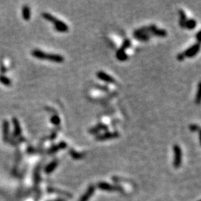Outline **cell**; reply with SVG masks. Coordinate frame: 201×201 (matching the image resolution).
Returning <instances> with one entry per match:
<instances>
[{
	"label": "cell",
	"mask_w": 201,
	"mask_h": 201,
	"mask_svg": "<svg viewBox=\"0 0 201 201\" xmlns=\"http://www.w3.org/2000/svg\"><path fill=\"white\" fill-rule=\"evenodd\" d=\"M22 15L25 21H28L31 18V9L28 5H24L22 8Z\"/></svg>",
	"instance_id": "cell-12"
},
{
	"label": "cell",
	"mask_w": 201,
	"mask_h": 201,
	"mask_svg": "<svg viewBox=\"0 0 201 201\" xmlns=\"http://www.w3.org/2000/svg\"><path fill=\"white\" fill-rule=\"evenodd\" d=\"M67 147V144H66V142H61L59 143V145H54L53 147H52L49 149V152L50 153H55L57 151L61 149H65L66 147Z\"/></svg>",
	"instance_id": "cell-13"
},
{
	"label": "cell",
	"mask_w": 201,
	"mask_h": 201,
	"mask_svg": "<svg viewBox=\"0 0 201 201\" xmlns=\"http://www.w3.org/2000/svg\"><path fill=\"white\" fill-rule=\"evenodd\" d=\"M98 187L102 190L104 191H116L117 189H118V188L115 187V186H111L109 184L106 183V182H100L98 184Z\"/></svg>",
	"instance_id": "cell-11"
},
{
	"label": "cell",
	"mask_w": 201,
	"mask_h": 201,
	"mask_svg": "<svg viewBox=\"0 0 201 201\" xmlns=\"http://www.w3.org/2000/svg\"><path fill=\"white\" fill-rule=\"evenodd\" d=\"M197 25V22L196 20H194L193 19H187L186 23V25H185V28H188L189 30H192L194 29Z\"/></svg>",
	"instance_id": "cell-19"
},
{
	"label": "cell",
	"mask_w": 201,
	"mask_h": 201,
	"mask_svg": "<svg viewBox=\"0 0 201 201\" xmlns=\"http://www.w3.org/2000/svg\"><path fill=\"white\" fill-rule=\"evenodd\" d=\"M51 122L53 125L57 126V125H59L61 124V118L57 115H54V116L51 117Z\"/></svg>",
	"instance_id": "cell-22"
},
{
	"label": "cell",
	"mask_w": 201,
	"mask_h": 201,
	"mask_svg": "<svg viewBox=\"0 0 201 201\" xmlns=\"http://www.w3.org/2000/svg\"><path fill=\"white\" fill-rule=\"evenodd\" d=\"M134 38L136 40H140V41H147L151 38V34L147 33H143V34H139L134 35Z\"/></svg>",
	"instance_id": "cell-17"
},
{
	"label": "cell",
	"mask_w": 201,
	"mask_h": 201,
	"mask_svg": "<svg viewBox=\"0 0 201 201\" xmlns=\"http://www.w3.org/2000/svg\"><path fill=\"white\" fill-rule=\"evenodd\" d=\"M180 25L181 28H185L186 21H187V17L184 12V10H180Z\"/></svg>",
	"instance_id": "cell-18"
},
{
	"label": "cell",
	"mask_w": 201,
	"mask_h": 201,
	"mask_svg": "<svg viewBox=\"0 0 201 201\" xmlns=\"http://www.w3.org/2000/svg\"><path fill=\"white\" fill-rule=\"evenodd\" d=\"M57 165H58V162L57 160H54L52 162H50L49 165H47L45 168V172L46 173H50L52 171H54L55 170V168H57Z\"/></svg>",
	"instance_id": "cell-14"
},
{
	"label": "cell",
	"mask_w": 201,
	"mask_h": 201,
	"mask_svg": "<svg viewBox=\"0 0 201 201\" xmlns=\"http://www.w3.org/2000/svg\"><path fill=\"white\" fill-rule=\"evenodd\" d=\"M13 123H14V136H19L21 134V127L17 118H13Z\"/></svg>",
	"instance_id": "cell-15"
},
{
	"label": "cell",
	"mask_w": 201,
	"mask_h": 201,
	"mask_svg": "<svg viewBox=\"0 0 201 201\" xmlns=\"http://www.w3.org/2000/svg\"><path fill=\"white\" fill-rule=\"evenodd\" d=\"M96 75H97V78L100 80L106 82V83H114L116 82L114 78L112 76H110L109 75L105 73L103 71H98L96 73Z\"/></svg>",
	"instance_id": "cell-6"
},
{
	"label": "cell",
	"mask_w": 201,
	"mask_h": 201,
	"mask_svg": "<svg viewBox=\"0 0 201 201\" xmlns=\"http://www.w3.org/2000/svg\"><path fill=\"white\" fill-rule=\"evenodd\" d=\"M195 100H196V102L198 104H200V83H199V84H198V92H197V96Z\"/></svg>",
	"instance_id": "cell-24"
},
{
	"label": "cell",
	"mask_w": 201,
	"mask_h": 201,
	"mask_svg": "<svg viewBox=\"0 0 201 201\" xmlns=\"http://www.w3.org/2000/svg\"><path fill=\"white\" fill-rule=\"evenodd\" d=\"M52 23L54 25V29L58 31V32L65 33V32L69 31V27H68L67 25L61 20H60V19H57V18L54 19V21Z\"/></svg>",
	"instance_id": "cell-5"
},
{
	"label": "cell",
	"mask_w": 201,
	"mask_h": 201,
	"mask_svg": "<svg viewBox=\"0 0 201 201\" xmlns=\"http://www.w3.org/2000/svg\"><path fill=\"white\" fill-rule=\"evenodd\" d=\"M151 34H154L156 36L165 37L167 35V31L164 29H158L157 28H155L151 33Z\"/></svg>",
	"instance_id": "cell-16"
},
{
	"label": "cell",
	"mask_w": 201,
	"mask_h": 201,
	"mask_svg": "<svg viewBox=\"0 0 201 201\" xmlns=\"http://www.w3.org/2000/svg\"><path fill=\"white\" fill-rule=\"evenodd\" d=\"M120 136L119 133L117 131L114 132H105L104 134H100L96 137L97 141H107L109 139H114L118 138Z\"/></svg>",
	"instance_id": "cell-3"
},
{
	"label": "cell",
	"mask_w": 201,
	"mask_h": 201,
	"mask_svg": "<svg viewBox=\"0 0 201 201\" xmlns=\"http://www.w3.org/2000/svg\"><path fill=\"white\" fill-rule=\"evenodd\" d=\"M94 191H95V187L93 186H89V189H87V191H86L85 194L81 197V198L80 199V201H88L89 200V198H91V196L93 194Z\"/></svg>",
	"instance_id": "cell-9"
},
{
	"label": "cell",
	"mask_w": 201,
	"mask_h": 201,
	"mask_svg": "<svg viewBox=\"0 0 201 201\" xmlns=\"http://www.w3.org/2000/svg\"><path fill=\"white\" fill-rule=\"evenodd\" d=\"M108 130V127L104 124H98L96 126L93 127L89 130V133L91 134H97L100 131H106Z\"/></svg>",
	"instance_id": "cell-8"
},
{
	"label": "cell",
	"mask_w": 201,
	"mask_h": 201,
	"mask_svg": "<svg viewBox=\"0 0 201 201\" xmlns=\"http://www.w3.org/2000/svg\"><path fill=\"white\" fill-rule=\"evenodd\" d=\"M131 45V42L130 40H126L124 41V43L121 45V48L118 49L117 52H116V58L120 61H125L127 59V55L125 53V50H126L127 48Z\"/></svg>",
	"instance_id": "cell-1"
},
{
	"label": "cell",
	"mask_w": 201,
	"mask_h": 201,
	"mask_svg": "<svg viewBox=\"0 0 201 201\" xmlns=\"http://www.w3.org/2000/svg\"><path fill=\"white\" fill-rule=\"evenodd\" d=\"M47 53L43 52L41 50H39V49H34L31 52V54L32 56L37 59L40 60H45V56H46Z\"/></svg>",
	"instance_id": "cell-10"
},
{
	"label": "cell",
	"mask_w": 201,
	"mask_h": 201,
	"mask_svg": "<svg viewBox=\"0 0 201 201\" xmlns=\"http://www.w3.org/2000/svg\"><path fill=\"white\" fill-rule=\"evenodd\" d=\"M189 129L192 132H197L200 130V127L198 125H194L193 124V125H191L189 126Z\"/></svg>",
	"instance_id": "cell-25"
},
{
	"label": "cell",
	"mask_w": 201,
	"mask_h": 201,
	"mask_svg": "<svg viewBox=\"0 0 201 201\" xmlns=\"http://www.w3.org/2000/svg\"><path fill=\"white\" fill-rule=\"evenodd\" d=\"M2 130H3V136L4 139L5 138L6 139L8 137V130H9V123L8 121H3V127H2Z\"/></svg>",
	"instance_id": "cell-21"
},
{
	"label": "cell",
	"mask_w": 201,
	"mask_h": 201,
	"mask_svg": "<svg viewBox=\"0 0 201 201\" xmlns=\"http://www.w3.org/2000/svg\"><path fill=\"white\" fill-rule=\"evenodd\" d=\"M45 60L51 61V62L57 63H61L64 61V57H63L61 54H46L45 56Z\"/></svg>",
	"instance_id": "cell-7"
},
{
	"label": "cell",
	"mask_w": 201,
	"mask_h": 201,
	"mask_svg": "<svg viewBox=\"0 0 201 201\" xmlns=\"http://www.w3.org/2000/svg\"><path fill=\"white\" fill-rule=\"evenodd\" d=\"M70 154H71L72 156L74 159H80V158L82 157L81 154H78V153L75 152L74 150H71V151H70Z\"/></svg>",
	"instance_id": "cell-23"
},
{
	"label": "cell",
	"mask_w": 201,
	"mask_h": 201,
	"mask_svg": "<svg viewBox=\"0 0 201 201\" xmlns=\"http://www.w3.org/2000/svg\"><path fill=\"white\" fill-rule=\"evenodd\" d=\"M200 43H196L191 45V47H189V49H186L184 52H182V54L183 55L184 58L185 57H193L198 54V52L200 51Z\"/></svg>",
	"instance_id": "cell-4"
},
{
	"label": "cell",
	"mask_w": 201,
	"mask_h": 201,
	"mask_svg": "<svg viewBox=\"0 0 201 201\" xmlns=\"http://www.w3.org/2000/svg\"><path fill=\"white\" fill-rule=\"evenodd\" d=\"M200 31H198V33L196 35V37H197V40H198V43H200Z\"/></svg>",
	"instance_id": "cell-26"
},
{
	"label": "cell",
	"mask_w": 201,
	"mask_h": 201,
	"mask_svg": "<svg viewBox=\"0 0 201 201\" xmlns=\"http://www.w3.org/2000/svg\"><path fill=\"white\" fill-rule=\"evenodd\" d=\"M173 154H174L173 165L176 168H178L180 166L182 162V151L178 145H174L173 146Z\"/></svg>",
	"instance_id": "cell-2"
},
{
	"label": "cell",
	"mask_w": 201,
	"mask_h": 201,
	"mask_svg": "<svg viewBox=\"0 0 201 201\" xmlns=\"http://www.w3.org/2000/svg\"><path fill=\"white\" fill-rule=\"evenodd\" d=\"M0 82L5 86H7V87L11 85V81L3 75H0Z\"/></svg>",
	"instance_id": "cell-20"
}]
</instances>
